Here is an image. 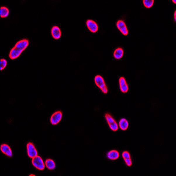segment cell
<instances>
[{
	"label": "cell",
	"instance_id": "6da1fadb",
	"mask_svg": "<svg viewBox=\"0 0 176 176\" xmlns=\"http://www.w3.org/2000/svg\"><path fill=\"white\" fill-rule=\"evenodd\" d=\"M29 45L27 39H23L17 42L14 46L11 49L9 54V56L11 59L17 58L22 52L26 49Z\"/></svg>",
	"mask_w": 176,
	"mask_h": 176
},
{
	"label": "cell",
	"instance_id": "7a4b0ae2",
	"mask_svg": "<svg viewBox=\"0 0 176 176\" xmlns=\"http://www.w3.org/2000/svg\"><path fill=\"white\" fill-rule=\"evenodd\" d=\"M95 83L100 88L103 94H107L108 92V88L106 86L103 77L100 75L96 76L94 78Z\"/></svg>",
	"mask_w": 176,
	"mask_h": 176
},
{
	"label": "cell",
	"instance_id": "3957f363",
	"mask_svg": "<svg viewBox=\"0 0 176 176\" xmlns=\"http://www.w3.org/2000/svg\"><path fill=\"white\" fill-rule=\"evenodd\" d=\"M31 162L33 166L37 170H42L45 169L46 166L45 163H44L42 158L40 156H37L32 158Z\"/></svg>",
	"mask_w": 176,
	"mask_h": 176
},
{
	"label": "cell",
	"instance_id": "277c9868",
	"mask_svg": "<svg viewBox=\"0 0 176 176\" xmlns=\"http://www.w3.org/2000/svg\"><path fill=\"white\" fill-rule=\"evenodd\" d=\"M105 117L110 129L113 131H116L118 130V124L113 118L108 113L105 114Z\"/></svg>",
	"mask_w": 176,
	"mask_h": 176
},
{
	"label": "cell",
	"instance_id": "5b68a950",
	"mask_svg": "<svg viewBox=\"0 0 176 176\" xmlns=\"http://www.w3.org/2000/svg\"><path fill=\"white\" fill-rule=\"evenodd\" d=\"M27 153L30 158H33L38 156L37 150L32 143H29L27 145Z\"/></svg>",
	"mask_w": 176,
	"mask_h": 176
},
{
	"label": "cell",
	"instance_id": "8992f818",
	"mask_svg": "<svg viewBox=\"0 0 176 176\" xmlns=\"http://www.w3.org/2000/svg\"><path fill=\"white\" fill-rule=\"evenodd\" d=\"M62 113L61 111H57L52 115L50 118V122L53 125H56L60 122L62 118Z\"/></svg>",
	"mask_w": 176,
	"mask_h": 176
},
{
	"label": "cell",
	"instance_id": "52a82bcc",
	"mask_svg": "<svg viewBox=\"0 0 176 176\" xmlns=\"http://www.w3.org/2000/svg\"><path fill=\"white\" fill-rule=\"evenodd\" d=\"M116 26L118 29L124 35H127L128 34V30L125 22L122 20H119L116 23Z\"/></svg>",
	"mask_w": 176,
	"mask_h": 176
},
{
	"label": "cell",
	"instance_id": "ba28073f",
	"mask_svg": "<svg viewBox=\"0 0 176 176\" xmlns=\"http://www.w3.org/2000/svg\"><path fill=\"white\" fill-rule=\"evenodd\" d=\"M86 26L91 32L95 33L98 30V26L97 23L94 21L88 20L86 22Z\"/></svg>",
	"mask_w": 176,
	"mask_h": 176
},
{
	"label": "cell",
	"instance_id": "9c48e42d",
	"mask_svg": "<svg viewBox=\"0 0 176 176\" xmlns=\"http://www.w3.org/2000/svg\"><path fill=\"white\" fill-rule=\"evenodd\" d=\"M119 84L121 92L123 93H127L129 90V87L124 77H120L119 79Z\"/></svg>",
	"mask_w": 176,
	"mask_h": 176
},
{
	"label": "cell",
	"instance_id": "30bf717a",
	"mask_svg": "<svg viewBox=\"0 0 176 176\" xmlns=\"http://www.w3.org/2000/svg\"><path fill=\"white\" fill-rule=\"evenodd\" d=\"M1 150L3 154L9 157H12L13 152L10 147L8 144H2L1 146Z\"/></svg>",
	"mask_w": 176,
	"mask_h": 176
},
{
	"label": "cell",
	"instance_id": "8fae6325",
	"mask_svg": "<svg viewBox=\"0 0 176 176\" xmlns=\"http://www.w3.org/2000/svg\"><path fill=\"white\" fill-rule=\"evenodd\" d=\"M51 34L55 39H59L61 37V32L60 28L57 26H54L51 29Z\"/></svg>",
	"mask_w": 176,
	"mask_h": 176
},
{
	"label": "cell",
	"instance_id": "7c38bea8",
	"mask_svg": "<svg viewBox=\"0 0 176 176\" xmlns=\"http://www.w3.org/2000/svg\"><path fill=\"white\" fill-rule=\"evenodd\" d=\"M122 156L126 165L128 166H131L132 165V162L130 153L128 151H124L122 153Z\"/></svg>",
	"mask_w": 176,
	"mask_h": 176
},
{
	"label": "cell",
	"instance_id": "4fadbf2b",
	"mask_svg": "<svg viewBox=\"0 0 176 176\" xmlns=\"http://www.w3.org/2000/svg\"><path fill=\"white\" fill-rule=\"evenodd\" d=\"M107 157L110 160H116L119 158V153L116 150L111 151L107 153Z\"/></svg>",
	"mask_w": 176,
	"mask_h": 176
},
{
	"label": "cell",
	"instance_id": "5bb4252c",
	"mask_svg": "<svg viewBox=\"0 0 176 176\" xmlns=\"http://www.w3.org/2000/svg\"><path fill=\"white\" fill-rule=\"evenodd\" d=\"M124 54V51L121 48H118L115 50L114 52V58L117 60H119L122 57Z\"/></svg>",
	"mask_w": 176,
	"mask_h": 176
},
{
	"label": "cell",
	"instance_id": "9a60e30c",
	"mask_svg": "<svg viewBox=\"0 0 176 176\" xmlns=\"http://www.w3.org/2000/svg\"><path fill=\"white\" fill-rule=\"evenodd\" d=\"M129 126L128 121L125 118H122L119 122V127L122 130H126Z\"/></svg>",
	"mask_w": 176,
	"mask_h": 176
},
{
	"label": "cell",
	"instance_id": "2e32d148",
	"mask_svg": "<svg viewBox=\"0 0 176 176\" xmlns=\"http://www.w3.org/2000/svg\"><path fill=\"white\" fill-rule=\"evenodd\" d=\"M45 163L46 167L49 170H53L56 168V164L54 161L50 158L46 159Z\"/></svg>",
	"mask_w": 176,
	"mask_h": 176
},
{
	"label": "cell",
	"instance_id": "e0dca14e",
	"mask_svg": "<svg viewBox=\"0 0 176 176\" xmlns=\"http://www.w3.org/2000/svg\"><path fill=\"white\" fill-rule=\"evenodd\" d=\"M9 11L7 8L2 6L0 8V15L1 17H7L9 14Z\"/></svg>",
	"mask_w": 176,
	"mask_h": 176
},
{
	"label": "cell",
	"instance_id": "ac0fdd59",
	"mask_svg": "<svg viewBox=\"0 0 176 176\" xmlns=\"http://www.w3.org/2000/svg\"><path fill=\"white\" fill-rule=\"evenodd\" d=\"M154 0H144L143 1L144 5L147 8H150L154 4Z\"/></svg>",
	"mask_w": 176,
	"mask_h": 176
},
{
	"label": "cell",
	"instance_id": "d6986e66",
	"mask_svg": "<svg viewBox=\"0 0 176 176\" xmlns=\"http://www.w3.org/2000/svg\"><path fill=\"white\" fill-rule=\"evenodd\" d=\"M7 64V62L6 59H1V61H0V69L1 70L4 69L5 67L6 66Z\"/></svg>",
	"mask_w": 176,
	"mask_h": 176
},
{
	"label": "cell",
	"instance_id": "ffe728a7",
	"mask_svg": "<svg viewBox=\"0 0 176 176\" xmlns=\"http://www.w3.org/2000/svg\"><path fill=\"white\" fill-rule=\"evenodd\" d=\"M176 11H175V12H174V21H175V22H176Z\"/></svg>",
	"mask_w": 176,
	"mask_h": 176
},
{
	"label": "cell",
	"instance_id": "44dd1931",
	"mask_svg": "<svg viewBox=\"0 0 176 176\" xmlns=\"http://www.w3.org/2000/svg\"><path fill=\"white\" fill-rule=\"evenodd\" d=\"M172 2H173V3H174V4H176V0H172Z\"/></svg>",
	"mask_w": 176,
	"mask_h": 176
}]
</instances>
